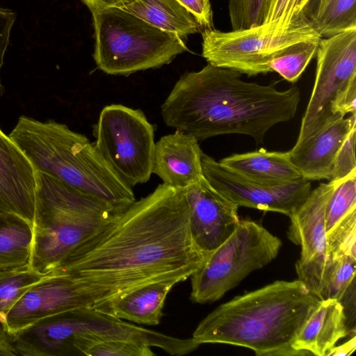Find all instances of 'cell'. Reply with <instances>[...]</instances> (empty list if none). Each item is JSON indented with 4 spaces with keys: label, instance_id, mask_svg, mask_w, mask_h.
I'll use <instances>...</instances> for the list:
<instances>
[{
    "label": "cell",
    "instance_id": "1",
    "mask_svg": "<svg viewBox=\"0 0 356 356\" xmlns=\"http://www.w3.org/2000/svg\"><path fill=\"white\" fill-rule=\"evenodd\" d=\"M208 256L191 237L184 189L163 183L76 246L47 275L72 278L94 307L153 282L184 281Z\"/></svg>",
    "mask_w": 356,
    "mask_h": 356
},
{
    "label": "cell",
    "instance_id": "2",
    "mask_svg": "<svg viewBox=\"0 0 356 356\" xmlns=\"http://www.w3.org/2000/svg\"><path fill=\"white\" fill-rule=\"evenodd\" d=\"M300 101L298 88L279 90L241 79V73L208 63L177 81L161 106L164 123L198 141L238 134L263 143L275 124L292 120Z\"/></svg>",
    "mask_w": 356,
    "mask_h": 356
},
{
    "label": "cell",
    "instance_id": "3",
    "mask_svg": "<svg viewBox=\"0 0 356 356\" xmlns=\"http://www.w3.org/2000/svg\"><path fill=\"white\" fill-rule=\"evenodd\" d=\"M301 280H277L219 305L193 334L199 343L245 347L257 356L308 355L291 345L321 302Z\"/></svg>",
    "mask_w": 356,
    "mask_h": 356
},
{
    "label": "cell",
    "instance_id": "4",
    "mask_svg": "<svg viewBox=\"0 0 356 356\" xmlns=\"http://www.w3.org/2000/svg\"><path fill=\"white\" fill-rule=\"evenodd\" d=\"M38 172L124 211L135 201L131 187L88 138L54 120L21 116L8 136Z\"/></svg>",
    "mask_w": 356,
    "mask_h": 356
},
{
    "label": "cell",
    "instance_id": "5",
    "mask_svg": "<svg viewBox=\"0 0 356 356\" xmlns=\"http://www.w3.org/2000/svg\"><path fill=\"white\" fill-rule=\"evenodd\" d=\"M36 181L30 268L47 275L124 211L38 171Z\"/></svg>",
    "mask_w": 356,
    "mask_h": 356
},
{
    "label": "cell",
    "instance_id": "6",
    "mask_svg": "<svg viewBox=\"0 0 356 356\" xmlns=\"http://www.w3.org/2000/svg\"><path fill=\"white\" fill-rule=\"evenodd\" d=\"M91 13L95 36L93 57L99 69L108 74L128 76L158 68L188 50L179 35L120 8Z\"/></svg>",
    "mask_w": 356,
    "mask_h": 356
},
{
    "label": "cell",
    "instance_id": "7",
    "mask_svg": "<svg viewBox=\"0 0 356 356\" xmlns=\"http://www.w3.org/2000/svg\"><path fill=\"white\" fill-rule=\"evenodd\" d=\"M316 56L314 84L296 146L356 114V29L321 38Z\"/></svg>",
    "mask_w": 356,
    "mask_h": 356
},
{
    "label": "cell",
    "instance_id": "8",
    "mask_svg": "<svg viewBox=\"0 0 356 356\" xmlns=\"http://www.w3.org/2000/svg\"><path fill=\"white\" fill-rule=\"evenodd\" d=\"M281 246L280 239L260 224L240 219L234 232L190 277L191 300L204 304L219 300L250 273L272 261Z\"/></svg>",
    "mask_w": 356,
    "mask_h": 356
},
{
    "label": "cell",
    "instance_id": "9",
    "mask_svg": "<svg viewBox=\"0 0 356 356\" xmlns=\"http://www.w3.org/2000/svg\"><path fill=\"white\" fill-rule=\"evenodd\" d=\"M202 37V55L208 63L248 76L271 72L270 63L288 47L322 38L306 14L285 28L268 22L228 32L204 29Z\"/></svg>",
    "mask_w": 356,
    "mask_h": 356
},
{
    "label": "cell",
    "instance_id": "10",
    "mask_svg": "<svg viewBox=\"0 0 356 356\" xmlns=\"http://www.w3.org/2000/svg\"><path fill=\"white\" fill-rule=\"evenodd\" d=\"M95 147L131 188L149 181L155 149L154 128L140 109L105 106L93 126Z\"/></svg>",
    "mask_w": 356,
    "mask_h": 356
},
{
    "label": "cell",
    "instance_id": "11",
    "mask_svg": "<svg viewBox=\"0 0 356 356\" xmlns=\"http://www.w3.org/2000/svg\"><path fill=\"white\" fill-rule=\"evenodd\" d=\"M334 184L321 183L289 216V239L300 245V259L296 264L298 280L318 298L322 296L336 260L328 254L325 209Z\"/></svg>",
    "mask_w": 356,
    "mask_h": 356
},
{
    "label": "cell",
    "instance_id": "12",
    "mask_svg": "<svg viewBox=\"0 0 356 356\" xmlns=\"http://www.w3.org/2000/svg\"><path fill=\"white\" fill-rule=\"evenodd\" d=\"M203 175L222 195L237 207L277 212L290 216L305 200L311 181L271 184L246 178L202 153Z\"/></svg>",
    "mask_w": 356,
    "mask_h": 356
},
{
    "label": "cell",
    "instance_id": "13",
    "mask_svg": "<svg viewBox=\"0 0 356 356\" xmlns=\"http://www.w3.org/2000/svg\"><path fill=\"white\" fill-rule=\"evenodd\" d=\"M191 235L197 247L209 254L236 229L240 220L236 204L204 177L184 189Z\"/></svg>",
    "mask_w": 356,
    "mask_h": 356
},
{
    "label": "cell",
    "instance_id": "14",
    "mask_svg": "<svg viewBox=\"0 0 356 356\" xmlns=\"http://www.w3.org/2000/svg\"><path fill=\"white\" fill-rule=\"evenodd\" d=\"M92 307L79 284L66 275H47L35 284L9 311L3 327L8 334L44 317Z\"/></svg>",
    "mask_w": 356,
    "mask_h": 356
},
{
    "label": "cell",
    "instance_id": "15",
    "mask_svg": "<svg viewBox=\"0 0 356 356\" xmlns=\"http://www.w3.org/2000/svg\"><path fill=\"white\" fill-rule=\"evenodd\" d=\"M36 187L32 163L0 129V213H14L33 223Z\"/></svg>",
    "mask_w": 356,
    "mask_h": 356
},
{
    "label": "cell",
    "instance_id": "16",
    "mask_svg": "<svg viewBox=\"0 0 356 356\" xmlns=\"http://www.w3.org/2000/svg\"><path fill=\"white\" fill-rule=\"evenodd\" d=\"M202 153L196 138L176 130L156 143L152 173L163 184L184 189L204 177Z\"/></svg>",
    "mask_w": 356,
    "mask_h": 356
},
{
    "label": "cell",
    "instance_id": "17",
    "mask_svg": "<svg viewBox=\"0 0 356 356\" xmlns=\"http://www.w3.org/2000/svg\"><path fill=\"white\" fill-rule=\"evenodd\" d=\"M355 125L356 114H351L289 151L292 163L305 179H330L338 150Z\"/></svg>",
    "mask_w": 356,
    "mask_h": 356
},
{
    "label": "cell",
    "instance_id": "18",
    "mask_svg": "<svg viewBox=\"0 0 356 356\" xmlns=\"http://www.w3.org/2000/svg\"><path fill=\"white\" fill-rule=\"evenodd\" d=\"M349 335L347 318L341 302L321 300L292 343V348L316 356H326L337 341Z\"/></svg>",
    "mask_w": 356,
    "mask_h": 356
},
{
    "label": "cell",
    "instance_id": "19",
    "mask_svg": "<svg viewBox=\"0 0 356 356\" xmlns=\"http://www.w3.org/2000/svg\"><path fill=\"white\" fill-rule=\"evenodd\" d=\"M177 283L172 280L143 285L92 308L122 320L156 325L163 315L167 295Z\"/></svg>",
    "mask_w": 356,
    "mask_h": 356
},
{
    "label": "cell",
    "instance_id": "20",
    "mask_svg": "<svg viewBox=\"0 0 356 356\" xmlns=\"http://www.w3.org/2000/svg\"><path fill=\"white\" fill-rule=\"evenodd\" d=\"M219 162L241 176L263 183L282 184L305 179L292 163L289 151L260 149L232 154Z\"/></svg>",
    "mask_w": 356,
    "mask_h": 356
},
{
    "label": "cell",
    "instance_id": "21",
    "mask_svg": "<svg viewBox=\"0 0 356 356\" xmlns=\"http://www.w3.org/2000/svg\"><path fill=\"white\" fill-rule=\"evenodd\" d=\"M120 8L181 38L202 29L195 16L177 0H137Z\"/></svg>",
    "mask_w": 356,
    "mask_h": 356
},
{
    "label": "cell",
    "instance_id": "22",
    "mask_svg": "<svg viewBox=\"0 0 356 356\" xmlns=\"http://www.w3.org/2000/svg\"><path fill=\"white\" fill-rule=\"evenodd\" d=\"M33 223L14 213H0V275L30 268Z\"/></svg>",
    "mask_w": 356,
    "mask_h": 356
},
{
    "label": "cell",
    "instance_id": "23",
    "mask_svg": "<svg viewBox=\"0 0 356 356\" xmlns=\"http://www.w3.org/2000/svg\"><path fill=\"white\" fill-rule=\"evenodd\" d=\"M355 3L356 0H318L309 19L322 38L356 29Z\"/></svg>",
    "mask_w": 356,
    "mask_h": 356
},
{
    "label": "cell",
    "instance_id": "24",
    "mask_svg": "<svg viewBox=\"0 0 356 356\" xmlns=\"http://www.w3.org/2000/svg\"><path fill=\"white\" fill-rule=\"evenodd\" d=\"M319 42L304 41L288 47L270 63V72L289 82H296L316 56Z\"/></svg>",
    "mask_w": 356,
    "mask_h": 356
},
{
    "label": "cell",
    "instance_id": "25",
    "mask_svg": "<svg viewBox=\"0 0 356 356\" xmlns=\"http://www.w3.org/2000/svg\"><path fill=\"white\" fill-rule=\"evenodd\" d=\"M46 275L31 268L10 272L0 275V323L3 325L9 311Z\"/></svg>",
    "mask_w": 356,
    "mask_h": 356
},
{
    "label": "cell",
    "instance_id": "26",
    "mask_svg": "<svg viewBox=\"0 0 356 356\" xmlns=\"http://www.w3.org/2000/svg\"><path fill=\"white\" fill-rule=\"evenodd\" d=\"M334 185L325 209V228L330 232L351 211L356 209V170L332 182Z\"/></svg>",
    "mask_w": 356,
    "mask_h": 356
},
{
    "label": "cell",
    "instance_id": "27",
    "mask_svg": "<svg viewBox=\"0 0 356 356\" xmlns=\"http://www.w3.org/2000/svg\"><path fill=\"white\" fill-rule=\"evenodd\" d=\"M327 245L329 256L333 260L342 256L356 259V209L327 233Z\"/></svg>",
    "mask_w": 356,
    "mask_h": 356
},
{
    "label": "cell",
    "instance_id": "28",
    "mask_svg": "<svg viewBox=\"0 0 356 356\" xmlns=\"http://www.w3.org/2000/svg\"><path fill=\"white\" fill-rule=\"evenodd\" d=\"M271 0H229L232 30L259 26L265 22Z\"/></svg>",
    "mask_w": 356,
    "mask_h": 356
},
{
    "label": "cell",
    "instance_id": "29",
    "mask_svg": "<svg viewBox=\"0 0 356 356\" xmlns=\"http://www.w3.org/2000/svg\"><path fill=\"white\" fill-rule=\"evenodd\" d=\"M81 355L87 356H152L147 346L122 340H99L85 342L79 348Z\"/></svg>",
    "mask_w": 356,
    "mask_h": 356
},
{
    "label": "cell",
    "instance_id": "30",
    "mask_svg": "<svg viewBox=\"0 0 356 356\" xmlns=\"http://www.w3.org/2000/svg\"><path fill=\"white\" fill-rule=\"evenodd\" d=\"M355 269L356 259L342 256L336 259L322 300L334 298L340 301L348 287L355 280Z\"/></svg>",
    "mask_w": 356,
    "mask_h": 356
},
{
    "label": "cell",
    "instance_id": "31",
    "mask_svg": "<svg viewBox=\"0 0 356 356\" xmlns=\"http://www.w3.org/2000/svg\"><path fill=\"white\" fill-rule=\"evenodd\" d=\"M312 0H271L264 23L273 22L278 28H285L305 14Z\"/></svg>",
    "mask_w": 356,
    "mask_h": 356
},
{
    "label": "cell",
    "instance_id": "32",
    "mask_svg": "<svg viewBox=\"0 0 356 356\" xmlns=\"http://www.w3.org/2000/svg\"><path fill=\"white\" fill-rule=\"evenodd\" d=\"M355 137L356 125L352 128L338 150L329 181H337L356 170Z\"/></svg>",
    "mask_w": 356,
    "mask_h": 356
},
{
    "label": "cell",
    "instance_id": "33",
    "mask_svg": "<svg viewBox=\"0 0 356 356\" xmlns=\"http://www.w3.org/2000/svg\"><path fill=\"white\" fill-rule=\"evenodd\" d=\"M15 13L11 10L0 7V72L3 64L5 54L10 42ZM4 91L0 76V99Z\"/></svg>",
    "mask_w": 356,
    "mask_h": 356
},
{
    "label": "cell",
    "instance_id": "34",
    "mask_svg": "<svg viewBox=\"0 0 356 356\" xmlns=\"http://www.w3.org/2000/svg\"><path fill=\"white\" fill-rule=\"evenodd\" d=\"M196 18L204 29L213 27V13L210 0H177Z\"/></svg>",
    "mask_w": 356,
    "mask_h": 356
},
{
    "label": "cell",
    "instance_id": "35",
    "mask_svg": "<svg viewBox=\"0 0 356 356\" xmlns=\"http://www.w3.org/2000/svg\"><path fill=\"white\" fill-rule=\"evenodd\" d=\"M90 10H98L110 8H122L137 0H81Z\"/></svg>",
    "mask_w": 356,
    "mask_h": 356
},
{
    "label": "cell",
    "instance_id": "36",
    "mask_svg": "<svg viewBox=\"0 0 356 356\" xmlns=\"http://www.w3.org/2000/svg\"><path fill=\"white\" fill-rule=\"evenodd\" d=\"M356 348V337H351L350 339L344 343L338 346H334L327 354L328 355H350Z\"/></svg>",
    "mask_w": 356,
    "mask_h": 356
},
{
    "label": "cell",
    "instance_id": "37",
    "mask_svg": "<svg viewBox=\"0 0 356 356\" xmlns=\"http://www.w3.org/2000/svg\"><path fill=\"white\" fill-rule=\"evenodd\" d=\"M16 355L10 343L9 335L4 330L0 323V356Z\"/></svg>",
    "mask_w": 356,
    "mask_h": 356
}]
</instances>
